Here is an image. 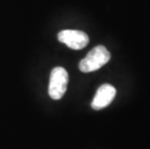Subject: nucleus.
<instances>
[{
    "mask_svg": "<svg viewBox=\"0 0 150 149\" xmlns=\"http://www.w3.org/2000/svg\"><path fill=\"white\" fill-rule=\"evenodd\" d=\"M110 59V53L106 47L104 46H97L79 62V68L83 73H91L106 65Z\"/></svg>",
    "mask_w": 150,
    "mask_h": 149,
    "instance_id": "f257e3e1",
    "label": "nucleus"
},
{
    "mask_svg": "<svg viewBox=\"0 0 150 149\" xmlns=\"http://www.w3.org/2000/svg\"><path fill=\"white\" fill-rule=\"evenodd\" d=\"M69 82V76L63 67H55L50 73L49 95L53 100H60L64 96Z\"/></svg>",
    "mask_w": 150,
    "mask_h": 149,
    "instance_id": "f03ea898",
    "label": "nucleus"
},
{
    "mask_svg": "<svg viewBox=\"0 0 150 149\" xmlns=\"http://www.w3.org/2000/svg\"><path fill=\"white\" fill-rule=\"evenodd\" d=\"M57 37L60 42L73 49H81L89 43L88 35L81 30H62Z\"/></svg>",
    "mask_w": 150,
    "mask_h": 149,
    "instance_id": "7ed1b4c3",
    "label": "nucleus"
},
{
    "mask_svg": "<svg viewBox=\"0 0 150 149\" xmlns=\"http://www.w3.org/2000/svg\"><path fill=\"white\" fill-rule=\"evenodd\" d=\"M116 95V89L110 84H103L98 88V90L93 98L91 103V107L93 109L100 110L105 109L112 102Z\"/></svg>",
    "mask_w": 150,
    "mask_h": 149,
    "instance_id": "20e7f679",
    "label": "nucleus"
}]
</instances>
